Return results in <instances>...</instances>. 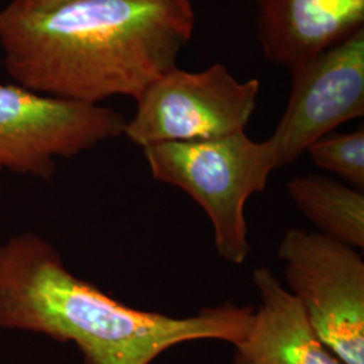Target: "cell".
Listing matches in <instances>:
<instances>
[{
	"instance_id": "3",
	"label": "cell",
	"mask_w": 364,
	"mask_h": 364,
	"mask_svg": "<svg viewBox=\"0 0 364 364\" xmlns=\"http://www.w3.org/2000/svg\"><path fill=\"white\" fill-rule=\"evenodd\" d=\"M144 154L156 181L180 188L204 209L221 258L245 263L251 252L246 203L266 189L277 169L269 142H255L243 130L213 139L150 144Z\"/></svg>"
},
{
	"instance_id": "6",
	"label": "cell",
	"mask_w": 364,
	"mask_h": 364,
	"mask_svg": "<svg viewBox=\"0 0 364 364\" xmlns=\"http://www.w3.org/2000/svg\"><path fill=\"white\" fill-rule=\"evenodd\" d=\"M115 109L0 84V170L49 181L55 158H70L124 135Z\"/></svg>"
},
{
	"instance_id": "12",
	"label": "cell",
	"mask_w": 364,
	"mask_h": 364,
	"mask_svg": "<svg viewBox=\"0 0 364 364\" xmlns=\"http://www.w3.org/2000/svg\"><path fill=\"white\" fill-rule=\"evenodd\" d=\"M66 1H70V0H13L11 3L27 10H45Z\"/></svg>"
},
{
	"instance_id": "9",
	"label": "cell",
	"mask_w": 364,
	"mask_h": 364,
	"mask_svg": "<svg viewBox=\"0 0 364 364\" xmlns=\"http://www.w3.org/2000/svg\"><path fill=\"white\" fill-rule=\"evenodd\" d=\"M259 306L236 355L245 364H343L316 335L297 299L267 267L252 274Z\"/></svg>"
},
{
	"instance_id": "4",
	"label": "cell",
	"mask_w": 364,
	"mask_h": 364,
	"mask_svg": "<svg viewBox=\"0 0 364 364\" xmlns=\"http://www.w3.org/2000/svg\"><path fill=\"white\" fill-rule=\"evenodd\" d=\"M287 290L343 364H364V260L356 248L289 228L279 242Z\"/></svg>"
},
{
	"instance_id": "10",
	"label": "cell",
	"mask_w": 364,
	"mask_h": 364,
	"mask_svg": "<svg viewBox=\"0 0 364 364\" xmlns=\"http://www.w3.org/2000/svg\"><path fill=\"white\" fill-rule=\"evenodd\" d=\"M287 193L301 213L318 228V234L363 250V191L311 174L291 178Z\"/></svg>"
},
{
	"instance_id": "2",
	"label": "cell",
	"mask_w": 364,
	"mask_h": 364,
	"mask_svg": "<svg viewBox=\"0 0 364 364\" xmlns=\"http://www.w3.org/2000/svg\"><path fill=\"white\" fill-rule=\"evenodd\" d=\"M252 306L224 302L173 317L119 302L70 273L58 251L33 232L0 245V328L76 344L84 364H151L195 340L239 346Z\"/></svg>"
},
{
	"instance_id": "5",
	"label": "cell",
	"mask_w": 364,
	"mask_h": 364,
	"mask_svg": "<svg viewBox=\"0 0 364 364\" xmlns=\"http://www.w3.org/2000/svg\"><path fill=\"white\" fill-rule=\"evenodd\" d=\"M260 91L259 80L239 81L223 64L201 72L174 66L136 102L124 135L142 149L165 142L220 138L245 130Z\"/></svg>"
},
{
	"instance_id": "1",
	"label": "cell",
	"mask_w": 364,
	"mask_h": 364,
	"mask_svg": "<svg viewBox=\"0 0 364 364\" xmlns=\"http://www.w3.org/2000/svg\"><path fill=\"white\" fill-rule=\"evenodd\" d=\"M192 0H70L45 10H0L10 77L53 97L99 105L138 100L177 66L193 36Z\"/></svg>"
},
{
	"instance_id": "7",
	"label": "cell",
	"mask_w": 364,
	"mask_h": 364,
	"mask_svg": "<svg viewBox=\"0 0 364 364\" xmlns=\"http://www.w3.org/2000/svg\"><path fill=\"white\" fill-rule=\"evenodd\" d=\"M290 72L287 109L266 139L277 169L338 126L364 115V27Z\"/></svg>"
},
{
	"instance_id": "8",
	"label": "cell",
	"mask_w": 364,
	"mask_h": 364,
	"mask_svg": "<svg viewBox=\"0 0 364 364\" xmlns=\"http://www.w3.org/2000/svg\"><path fill=\"white\" fill-rule=\"evenodd\" d=\"M263 55L289 70L364 27V0H255Z\"/></svg>"
},
{
	"instance_id": "13",
	"label": "cell",
	"mask_w": 364,
	"mask_h": 364,
	"mask_svg": "<svg viewBox=\"0 0 364 364\" xmlns=\"http://www.w3.org/2000/svg\"><path fill=\"white\" fill-rule=\"evenodd\" d=\"M234 364H245V363H243V360H242V359H240V358H239V356H237V355H235Z\"/></svg>"
},
{
	"instance_id": "11",
	"label": "cell",
	"mask_w": 364,
	"mask_h": 364,
	"mask_svg": "<svg viewBox=\"0 0 364 364\" xmlns=\"http://www.w3.org/2000/svg\"><path fill=\"white\" fill-rule=\"evenodd\" d=\"M306 151L314 165L338 174L353 188L363 191V126L351 132L328 134L311 144Z\"/></svg>"
}]
</instances>
